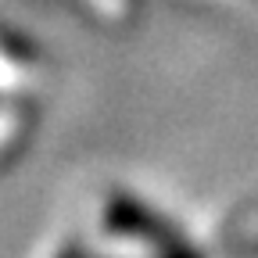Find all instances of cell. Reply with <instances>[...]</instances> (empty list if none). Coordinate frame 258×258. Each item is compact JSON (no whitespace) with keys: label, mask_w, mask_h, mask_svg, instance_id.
<instances>
[{"label":"cell","mask_w":258,"mask_h":258,"mask_svg":"<svg viewBox=\"0 0 258 258\" xmlns=\"http://www.w3.org/2000/svg\"><path fill=\"white\" fill-rule=\"evenodd\" d=\"M101 226L108 237H118V240H133V244H147L151 251H161V247H172L183 240L179 226L161 215L154 205H147L144 198L129 190H115L108 194V201L101 208Z\"/></svg>","instance_id":"1"},{"label":"cell","mask_w":258,"mask_h":258,"mask_svg":"<svg viewBox=\"0 0 258 258\" xmlns=\"http://www.w3.org/2000/svg\"><path fill=\"white\" fill-rule=\"evenodd\" d=\"M154 258H205V251H198L194 244L179 240V244H172V247H161V251H154Z\"/></svg>","instance_id":"2"},{"label":"cell","mask_w":258,"mask_h":258,"mask_svg":"<svg viewBox=\"0 0 258 258\" xmlns=\"http://www.w3.org/2000/svg\"><path fill=\"white\" fill-rule=\"evenodd\" d=\"M54 258H104V254H93V251H86V247H79V244H69V247H61Z\"/></svg>","instance_id":"3"}]
</instances>
